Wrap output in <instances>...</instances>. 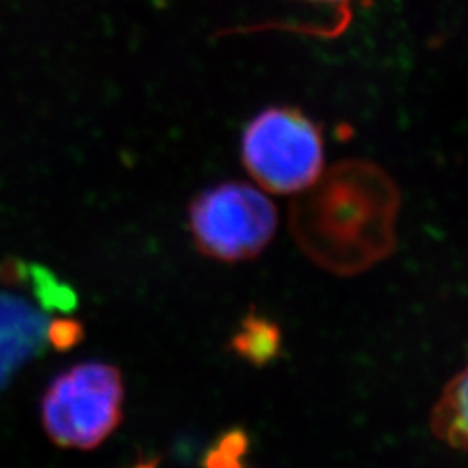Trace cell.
<instances>
[{
  "label": "cell",
  "instance_id": "1",
  "mask_svg": "<svg viewBox=\"0 0 468 468\" xmlns=\"http://www.w3.org/2000/svg\"><path fill=\"white\" fill-rule=\"evenodd\" d=\"M401 197L384 168L344 160L321 172L290 205V231L307 259L336 276H356L396 250Z\"/></svg>",
  "mask_w": 468,
  "mask_h": 468
},
{
  "label": "cell",
  "instance_id": "2",
  "mask_svg": "<svg viewBox=\"0 0 468 468\" xmlns=\"http://www.w3.org/2000/svg\"><path fill=\"white\" fill-rule=\"evenodd\" d=\"M241 158L257 185L269 193H299L323 172L321 127L301 110L269 108L249 123Z\"/></svg>",
  "mask_w": 468,
  "mask_h": 468
},
{
  "label": "cell",
  "instance_id": "3",
  "mask_svg": "<svg viewBox=\"0 0 468 468\" xmlns=\"http://www.w3.org/2000/svg\"><path fill=\"white\" fill-rule=\"evenodd\" d=\"M122 402L120 369L82 363L52 380L42 399V421L54 444L94 450L122 423Z\"/></svg>",
  "mask_w": 468,
  "mask_h": 468
},
{
  "label": "cell",
  "instance_id": "4",
  "mask_svg": "<svg viewBox=\"0 0 468 468\" xmlns=\"http://www.w3.org/2000/svg\"><path fill=\"white\" fill-rule=\"evenodd\" d=\"M189 228L197 249L216 261L241 262L262 253L278 228V210L247 183H222L189 205Z\"/></svg>",
  "mask_w": 468,
  "mask_h": 468
},
{
  "label": "cell",
  "instance_id": "5",
  "mask_svg": "<svg viewBox=\"0 0 468 468\" xmlns=\"http://www.w3.org/2000/svg\"><path fill=\"white\" fill-rule=\"evenodd\" d=\"M435 437L452 448H467V371L463 369L444 387L431 419Z\"/></svg>",
  "mask_w": 468,
  "mask_h": 468
},
{
  "label": "cell",
  "instance_id": "6",
  "mask_svg": "<svg viewBox=\"0 0 468 468\" xmlns=\"http://www.w3.org/2000/svg\"><path fill=\"white\" fill-rule=\"evenodd\" d=\"M229 349L253 367H266L282 351L280 326L272 319L250 311L241 319L238 332L229 342Z\"/></svg>",
  "mask_w": 468,
  "mask_h": 468
},
{
  "label": "cell",
  "instance_id": "7",
  "mask_svg": "<svg viewBox=\"0 0 468 468\" xmlns=\"http://www.w3.org/2000/svg\"><path fill=\"white\" fill-rule=\"evenodd\" d=\"M249 452V437L245 431L233 429L220 435L218 442L207 452L203 465L207 467H241V458Z\"/></svg>",
  "mask_w": 468,
  "mask_h": 468
},
{
  "label": "cell",
  "instance_id": "8",
  "mask_svg": "<svg viewBox=\"0 0 468 468\" xmlns=\"http://www.w3.org/2000/svg\"><path fill=\"white\" fill-rule=\"evenodd\" d=\"M49 344L59 352L71 351L85 338L84 324L79 319L56 318L48 328Z\"/></svg>",
  "mask_w": 468,
  "mask_h": 468
},
{
  "label": "cell",
  "instance_id": "9",
  "mask_svg": "<svg viewBox=\"0 0 468 468\" xmlns=\"http://www.w3.org/2000/svg\"><path fill=\"white\" fill-rule=\"evenodd\" d=\"M30 278H32V286H34L35 297L42 309L46 311H54V295L59 286V282L56 274L40 264H32L30 266Z\"/></svg>",
  "mask_w": 468,
  "mask_h": 468
},
{
  "label": "cell",
  "instance_id": "10",
  "mask_svg": "<svg viewBox=\"0 0 468 468\" xmlns=\"http://www.w3.org/2000/svg\"><path fill=\"white\" fill-rule=\"evenodd\" d=\"M30 278V266L17 257H5L0 262V283L4 286H23Z\"/></svg>",
  "mask_w": 468,
  "mask_h": 468
},
{
  "label": "cell",
  "instance_id": "11",
  "mask_svg": "<svg viewBox=\"0 0 468 468\" xmlns=\"http://www.w3.org/2000/svg\"><path fill=\"white\" fill-rule=\"evenodd\" d=\"M79 307V295L77 292L67 283H59L56 295H54V311L59 313H73Z\"/></svg>",
  "mask_w": 468,
  "mask_h": 468
},
{
  "label": "cell",
  "instance_id": "12",
  "mask_svg": "<svg viewBox=\"0 0 468 468\" xmlns=\"http://www.w3.org/2000/svg\"><path fill=\"white\" fill-rule=\"evenodd\" d=\"M309 2H319V4H336V2H344V0H309Z\"/></svg>",
  "mask_w": 468,
  "mask_h": 468
}]
</instances>
